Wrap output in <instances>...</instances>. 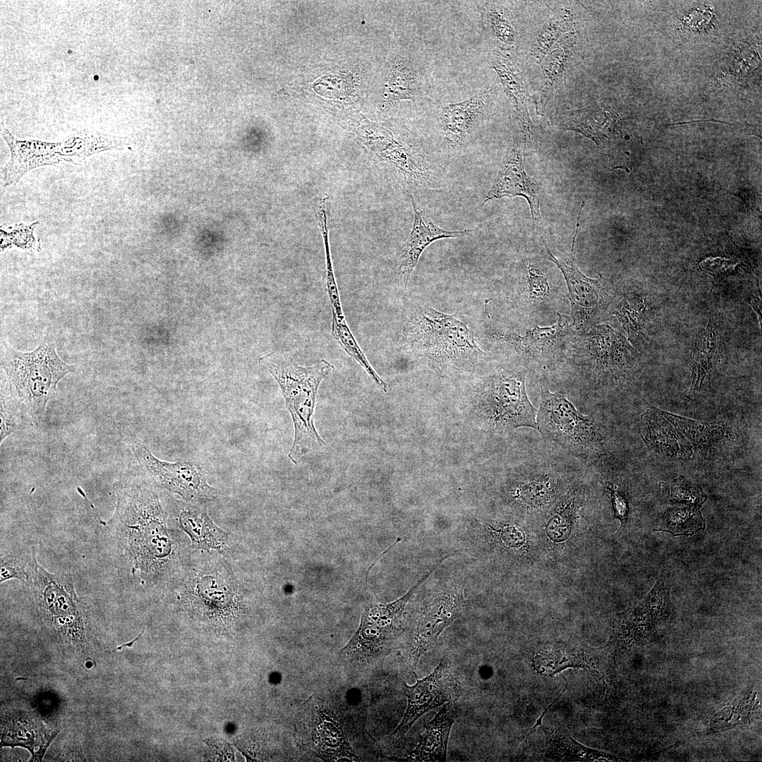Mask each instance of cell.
Here are the masks:
<instances>
[{"label":"cell","mask_w":762,"mask_h":762,"mask_svg":"<svg viewBox=\"0 0 762 762\" xmlns=\"http://www.w3.org/2000/svg\"><path fill=\"white\" fill-rule=\"evenodd\" d=\"M11 722L4 723L2 743L4 745H20L28 748L34 755V749L39 746L44 754L55 734H47L43 726L31 718L18 717L11 718Z\"/></svg>","instance_id":"cell-22"},{"label":"cell","mask_w":762,"mask_h":762,"mask_svg":"<svg viewBox=\"0 0 762 762\" xmlns=\"http://www.w3.org/2000/svg\"><path fill=\"white\" fill-rule=\"evenodd\" d=\"M643 300L634 292L625 293L615 306L613 314L632 341L643 336Z\"/></svg>","instance_id":"cell-27"},{"label":"cell","mask_w":762,"mask_h":762,"mask_svg":"<svg viewBox=\"0 0 762 762\" xmlns=\"http://www.w3.org/2000/svg\"><path fill=\"white\" fill-rule=\"evenodd\" d=\"M460 708L449 701L425 725V732L415 750L411 752L416 761H445L449 735L452 724L459 715Z\"/></svg>","instance_id":"cell-18"},{"label":"cell","mask_w":762,"mask_h":762,"mask_svg":"<svg viewBox=\"0 0 762 762\" xmlns=\"http://www.w3.org/2000/svg\"><path fill=\"white\" fill-rule=\"evenodd\" d=\"M141 635H142V634H140L139 636H138V637H137L136 639H134V640H133V641H131V643H126V644H124V645H122V646H121L120 647H119V649H120V648H121V647H123V646H131V645H132V644H133V643L135 642V641H136V640H137L138 639H139V638L140 637V636H141Z\"/></svg>","instance_id":"cell-39"},{"label":"cell","mask_w":762,"mask_h":762,"mask_svg":"<svg viewBox=\"0 0 762 762\" xmlns=\"http://www.w3.org/2000/svg\"><path fill=\"white\" fill-rule=\"evenodd\" d=\"M717 346L716 333L713 327L708 326L699 334L694 342L691 351V384L689 395L698 390L703 380L710 373L713 367L712 360L715 356Z\"/></svg>","instance_id":"cell-24"},{"label":"cell","mask_w":762,"mask_h":762,"mask_svg":"<svg viewBox=\"0 0 762 762\" xmlns=\"http://www.w3.org/2000/svg\"><path fill=\"white\" fill-rule=\"evenodd\" d=\"M0 444L16 431L32 426L35 422L28 410L15 399L1 394Z\"/></svg>","instance_id":"cell-30"},{"label":"cell","mask_w":762,"mask_h":762,"mask_svg":"<svg viewBox=\"0 0 762 762\" xmlns=\"http://www.w3.org/2000/svg\"><path fill=\"white\" fill-rule=\"evenodd\" d=\"M489 99L490 94L485 90L466 100L442 107L440 113L441 131L447 145L459 147L470 138L488 109Z\"/></svg>","instance_id":"cell-17"},{"label":"cell","mask_w":762,"mask_h":762,"mask_svg":"<svg viewBox=\"0 0 762 762\" xmlns=\"http://www.w3.org/2000/svg\"><path fill=\"white\" fill-rule=\"evenodd\" d=\"M562 677H564V680H565V683H566V685H565V687H564V689H563V690H562V691H561V693H560V694L558 695V696H557V698H555V700H554V701H552V703H550V705H549V706H548V707H547V708H545V710H544V711H543V712L542 713L541 715H540V717L538 718V719L537 720V721H536V724L534 725V726H533V728L531 729V732H529V733H528V734H527V736H526V741H525L526 742V741H527V739H528V736H529V735H530V734H531V733H532V732H533V730H535V728H536V727H537L538 725H541V723H542V720H543V716L545 715V713H547V711H548V710H549V708H550V707H551V706H552L553 705V703H554L555 702H556V701H557L558 700V698H560V696H561L562 695V694L564 693V691L566 690V689H567V679H566V677H565L564 676H563V675H562Z\"/></svg>","instance_id":"cell-38"},{"label":"cell","mask_w":762,"mask_h":762,"mask_svg":"<svg viewBox=\"0 0 762 762\" xmlns=\"http://www.w3.org/2000/svg\"><path fill=\"white\" fill-rule=\"evenodd\" d=\"M523 290L526 298L529 301L538 302L548 297L550 293V286L545 277L529 267L524 279Z\"/></svg>","instance_id":"cell-35"},{"label":"cell","mask_w":762,"mask_h":762,"mask_svg":"<svg viewBox=\"0 0 762 762\" xmlns=\"http://www.w3.org/2000/svg\"><path fill=\"white\" fill-rule=\"evenodd\" d=\"M318 741L320 752L327 753L328 757L353 756L346 742L339 724L329 715L323 713L318 718Z\"/></svg>","instance_id":"cell-28"},{"label":"cell","mask_w":762,"mask_h":762,"mask_svg":"<svg viewBox=\"0 0 762 762\" xmlns=\"http://www.w3.org/2000/svg\"><path fill=\"white\" fill-rule=\"evenodd\" d=\"M463 589L442 593L424 608L418 619L409 656L413 672H415L420 658L435 646L444 629L461 614L464 607Z\"/></svg>","instance_id":"cell-13"},{"label":"cell","mask_w":762,"mask_h":762,"mask_svg":"<svg viewBox=\"0 0 762 762\" xmlns=\"http://www.w3.org/2000/svg\"><path fill=\"white\" fill-rule=\"evenodd\" d=\"M1 134L11 152V158L2 170L4 187L17 183L28 171L42 166L69 162L63 141L47 143L15 138L1 124Z\"/></svg>","instance_id":"cell-12"},{"label":"cell","mask_w":762,"mask_h":762,"mask_svg":"<svg viewBox=\"0 0 762 762\" xmlns=\"http://www.w3.org/2000/svg\"><path fill=\"white\" fill-rule=\"evenodd\" d=\"M1 365L6 375L1 394L22 404L35 423L43 418L47 404L54 395L59 382L75 370L74 365L68 364L59 358L51 337L45 338L37 348L30 352L17 351L4 341Z\"/></svg>","instance_id":"cell-3"},{"label":"cell","mask_w":762,"mask_h":762,"mask_svg":"<svg viewBox=\"0 0 762 762\" xmlns=\"http://www.w3.org/2000/svg\"><path fill=\"white\" fill-rule=\"evenodd\" d=\"M579 651H543L533 658L535 670L543 675H552L567 667H583L590 670V660Z\"/></svg>","instance_id":"cell-26"},{"label":"cell","mask_w":762,"mask_h":762,"mask_svg":"<svg viewBox=\"0 0 762 762\" xmlns=\"http://www.w3.org/2000/svg\"><path fill=\"white\" fill-rule=\"evenodd\" d=\"M548 735V752L562 761H593L606 760L600 751L586 747L576 742L565 730L543 728Z\"/></svg>","instance_id":"cell-25"},{"label":"cell","mask_w":762,"mask_h":762,"mask_svg":"<svg viewBox=\"0 0 762 762\" xmlns=\"http://www.w3.org/2000/svg\"><path fill=\"white\" fill-rule=\"evenodd\" d=\"M557 315L558 320L555 324L546 327L536 326L528 329L524 335L500 330H492L490 334L526 359L543 358L555 349H560V346L565 347L575 332L571 317L560 313Z\"/></svg>","instance_id":"cell-14"},{"label":"cell","mask_w":762,"mask_h":762,"mask_svg":"<svg viewBox=\"0 0 762 762\" xmlns=\"http://www.w3.org/2000/svg\"><path fill=\"white\" fill-rule=\"evenodd\" d=\"M428 575L424 576L422 581ZM421 581L402 598L388 605L366 607L361 624L353 637L341 651L343 655L358 660H370L387 654L390 646L400 630L398 626L402 611Z\"/></svg>","instance_id":"cell-9"},{"label":"cell","mask_w":762,"mask_h":762,"mask_svg":"<svg viewBox=\"0 0 762 762\" xmlns=\"http://www.w3.org/2000/svg\"><path fill=\"white\" fill-rule=\"evenodd\" d=\"M664 527L663 531L670 532L675 536H691L704 528L705 522L698 507L689 506L669 509L664 516Z\"/></svg>","instance_id":"cell-29"},{"label":"cell","mask_w":762,"mask_h":762,"mask_svg":"<svg viewBox=\"0 0 762 762\" xmlns=\"http://www.w3.org/2000/svg\"><path fill=\"white\" fill-rule=\"evenodd\" d=\"M409 198L413 210V223L398 256L397 270L404 287L407 286L421 254L429 245L439 239L461 237L471 231H447L437 226L419 207L412 195H409Z\"/></svg>","instance_id":"cell-16"},{"label":"cell","mask_w":762,"mask_h":762,"mask_svg":"<svg viewBox=\"0 0 762 762\" xmlns=\"http://www.w3.org/2000/svg\"><path fill=\"white\" fill-rule=\"evenodd\" d=\"M404 334L413 354L442 365L469 368L485 354L466 322L426 304L411 308Z\"/></svg>","instance_id":"cell-4"},{"label":"cell","mask_w":762,"mask_h":762,"mask_svg":"<svg viewBox=\"0 0 762 762\" xmlns=\"http://www.w3.org/2000/svg\"><path fill=\"white\" fill-rule=\"evenodd\" d=\"M668 491L670 500L698 508L707 500V495L700 485L691 483L683 476H679L668 485Z\"/></svg>","instance_id":"cell-33"},{"label":"cell","mask_w":762,"mask_h":762,"mask_svg":"<svg viewBox=\"0 0 762 762\" xmlns=\"http://www.w3.org/2000/svg\"><path fill=\"white\" fill-rule=\"evenodd\" d=\"M265 367L278 382L294 425V438L288 454L296 464L299 459L325 445L314 423L318 387L334 366L325 359L311 366H301L291 358L271 353L261 357Z\"/></svg>","instance_id":"cell-2"},{"label":"cell","mask_w":762,"mask_h":762,"mask_svg":"<svg viewBox=\"0 0 762 762\" xmlns=\"http://www.w3.org/2000/svg\"><path fill=\"white\" fill-rule=\"evenodd\" d=\"M572 18L569 15L552 20L545 25L538 34L531 54L536 63H540L557 42L560 36L570 27Z\"/></svg>","instance_id":"cell-32"},{"label":"cell","mask_w":762,"mask_h":762,"mask_svg":"<svg viewBox=\"0 0 762 762\" xmlns=\"http://www.w3.org/2000/svg\"><path fill=\"white\" fill-rule=\"evenodd\" d=\"M576 232L570 254L557 259L545 243L547 258L562 272L567 286V298L571 305L572 327L576 332H584L599 324L614 302L616 291L612 281L600 274L597 279L586 277L579 270L574 255L575 240L579 226L578 215Z\"/></svg>","instance_id":"cell-7"},{"label":"cell","mask_w":762,"mask_h":762,"mask_svg":"<svg viewBox=\"0 0 762 762\" xmlns=\"http://www.w3.org/2000/svg\"><path fill=\"white\" fill-rule=\"evenodd\" d=\"M536 423L543 436L574 452H588L598 440L593 418L580 413L561 392L542 388Z\"/></svg>","instance_id":"cell-8"},{"label":"cell","mask_w":762,"mask_h":762,"mask_svg":"<svg viewBox=\"0 0 762 762\" xmlns=\"http://www.w3.org/2000/svg\"><path fill=\"white\" fill-rule=\"evenodd\" d=\"M413 686L404 684V691L407 698V706L403 718L392 735L398 739L405 736L414 722L424 713L452 701L456 687L450 677L445 663L442 660L428 676L418 679Z\"/></svg>","instance_id":"cell-11"},{"label":"cell","mask_w":762,"mask_h":762,"mask_svg":"<svg viewBox=\"0 0 762 762\" xmlns=\"http://www.w3.org/2000/svg\"><path fill=\"white\" fill-rule=\"evenodd\" d=\"M524 197L528 201L533 221L541 223L540 214V186L526 174L521 152L514 147L504 157L491 188L481 206L493 199Z\"/></svg>","instance_id":"cell-15"},{"label":"cell","mask_w":762,"mask_h":762,"mask_svg":"<svg viewBox=\"0 0 762 762\" xmlns=\"http://www.w3.org/2000/svg\"><path fill=\"white\" fill-rule=\"evenodd\" d=\"M485 23L490 34L507 44H513L515 33L513 25L502 9L492 7L485 14Z\"/></svg>","instance_id":"cell-34"},{"label":"cell","mask_w":762,"mask_h":762,"mask_svg":"<svg viewBox=\"0 0 762 762\" xmlns=\"http://www.w3.org/2000/svg\"><path fill=\"white\" fill-rule=\"evenodd\" d=\"M526 370L503 365L478 386V407L487 423L497 430L520 427L537 430V409L526 390Z\"/></svg>","instance_id":"cell-5"},{"label":"cell","mask_w":762,"mask_h":762,"mask_svg":"<svg viewBox=\"0 0 762 762\" xmlns=\"http://www.w3.org/2000/svg\"><path fill=\"white\" fill-rule=\"evenodd\" d=\"M557 484V478L546 473L521 484L517 490V496L525 505L538 506L550 499Z\"/></svg>","instance_id":"cell-31"},{"label":"cell","mask_w":762,"mask_h":762,"mask_svg":"<svg viewBox=\"0 0 762 762\" xmlns=\"http://www.w3.org/2000/svg\"><path fill=\"white\" fill-rule=\"evenodd\" d=\"M492 68L497 73L504 91L513 105L516 119L526 137H530L533 124L528 110V90L519 69L507 57L493 52Z\"/></svg>","instance_id":"cell-19"},{"label":"cell","mask_w":762,"mask_h":762,"mask_svg":"<svg viewBox=\"0 0 762 762\" xmlns=\"http://www.w3.org/2000/svg\"><path fill=\"white\" fill-rule=\"evenodd\" d=\"M388 80L389 102L411 100L416 103L423 92L418 73L411 61L400 58L394 64Z\"/></svg>","instance_id":"cell-23"},{"label":"cell","mask_w":762,"mask_h":762,"mask_svg":"<svg viewBox=\"0 0 762 762\" xmlns=\"http://www.w3.org/2000/svg\"><path fill=\"white\" fill-rule=\"evenodd\" d=\"M577 36L575 32H568L555 44L545 57L543 64V83L537 113L542 114L557 84L562 78L572 59Z\"/></svg>","instance_id":"cell-21"},{"label":"cell","mask_w":762,"mask_h":762,"mask_svg":"<svg viewBox=\"0 0 762 762\" xmlns=\"http://www.w3.org/2000/svg\"><path fill=\"white\" fill-rule=\"evenodd\" d=\"M181 527L190 536L195 548L219 552L229 545V534L216 526L208 516L206 510L196 507H187L179 516Z\"/></svg>","instance_id":"cell-20"},{"label":"cell","mask_w":762,"mask_h":762,"mask_svg":"<svg viewBox=\"0 0 762 762\" xmlns=\"http://www.w3.org/2000/svg\"><path fill=\"white\" fill-rule=\"evenodd\" d=\"M107 527L134 560L133 572L155 579L171 562L174 543L152 485L145 483L123 488Z\"/></svg>","instance_id":"cell-1"},{"label":"cell","mask_w":762,"mask_h":762,"mask_svg":"<svg viewBox=\"0 0 762 762\" xmlns=\"http://www.w3.org/2000/svg\"><path fill=\"white\" fill-rule=\"evenodd\" d=\"M11 578L28 580V572L24 570L23 567L18 566L16 563L11 562L8 560H2L1 564V582Z\"/></svg>","instance_id":"cell-36"},{"label":"cell","mask_w":762,"mask_h":762,"mask_svg":"<svg viewBox=\"0 0 762 762\" xmlns=\"http://www.w3.org/2000/svg\"><path fill=\"white\" fill-rule=\"evenodd\" d=\"M565 349L588 377L600 383L624 377L635 362L634 349L624 336L603 324L576 332Z\"/></svg>","instance_id":"cell-6"},{"label":"cell","mask_w":762,"mask_h":762,"mask_svg":"<svg viewBox=\"0 0 762 762\" xmlns=\"http://www.w3.org/2000/svg\"><path fill=\"white\" fill-rule=\"evenodd\" d=\"M615 515L621 520H624L629 511L627 499L619 491L610 489Z\"/></svg>","instance_id":"cell-37"},{"label":"cell","mask_w":762,"mask_h":762,"mask_svg":"<svg viewBox=\"0 0 762 762\" xmlns=\"http://www.w3.org/2000/svg\"><path fill=\"white\" fill-rule=\"evenodd\" d=\"M133 454L145 474V483L179 494L184 500L201 502L212 499L215 490L206 481L195 464L159 460L143 444L133 447Z\"/></svg>","instance_id":"cell-10"}]
</instances>
